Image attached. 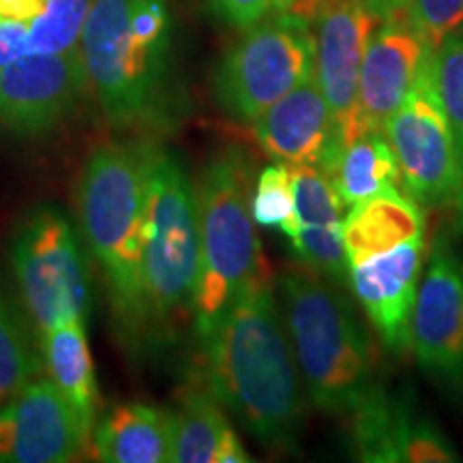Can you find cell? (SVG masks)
<instances>
[{
	"label": "cell",
	"mask_w": 463,
	"mask_h": 463,
	"mask_svg": "<svg viewBox=\"0 0 463 463\" xmlns=\"http://www.w3.org/2000/svg\"><path fill=\"white\" fill-rule=\"evenodd\" d=\"M277 286L305 395L322 414H352L380 386L356 307L341 283L303 264L288 269Z\"/></svg>",
	"instance_id": "obj_2"
},
{
	"label": "cell",
	"mask_w": 463,
	"mask_h": 463,
	"mask_svg": "<svg viewBox=\"0 0 463 463\" xmlns=\"http://www.w3.org/2000/svg\"><path fill=\"white\" fill-rule=\"evenodd\" d=\"M174 414V463H249L247 449L208 391H191Z\"/></svg>",
	"instance_id": "obj_21"
},
{
	"label": "cell",
	"mask_w": 463,
	"mask_h": 463,
	"mask_svg": "<svg viewBox=\"0 0 463 463\" xmlns=\"http://www.w3.org/2000/svg\"><path fill=\"white\" fill-rule=\"evenodd\" d=\"M90 436L92 425L52 380L28 382L0 410V461H73Z\"/></svg>",
	"instance_id": "obj_14"
},
{
	"label": "cell",
	"mask_w": 463,
	"mask_h": 463,
	"mask_svg": "<svg viewBox=\"0 0 463 463\" xmlns=\"http://www.w3.org/2000/svg\"><path fill=\"white\" fill-rule=\"evenodd\" d=\"M42 350L48 364L50 380L65 392L89 425L97 416V378L92 364L84 320L58 324L42 333Z\"/></svg>",
	"instance_id": "obj_23"
},
{
	"label": "cell",
	"mask_w": 463,
	"mask_h": 463,
	"mask_svg": "<svg viewBox=\"0 0 463 463\" xmlns=\"http://www.w3.org/2000/svg\"><path fill=\"white\" fill-rule=\"evenodd\" d=\"M144 331L167 333L194 314L200 277L198 195L183 161L148 148L144 215Z\"/></svg>",
	"instance_id": "obj_4"
},
{
	"label": "cell",
	"mask_w": 463,
	"mask_h": 463,
	"mask_svg": "<svg viewBox=\"0 0 463 463\" xmlns=\"http://www.w3.org/2000/svg\"><path fill=\"white\" fill-rule=\"evenodd\" d=\"M347 419L350 450L364 463L461 461L450 438L408 391L391 392L380 384Z\"/></svg>",
	"instance_id": "obj_12"
},
{
	"label": "cell",
	"mask_w": 463,
	"mask_h": 463,
	"mask_svg": "<svg viewBox=\"0 0 463 463\" xmlns=\"http://www.w3.org/2000/svg\"><path fill=\"white\" fill-rule=\"evenodd\" d=\"M298 0H211L213 9L230 26L245 31L266 17L297 7Z\"/></svg>",
	"instance_id": "obj_29"
},
{
	"label": "cell",
	"mask_w": 463,
	"mask_h": 463,
	"mask_svg": "<svg viewBox=\"0 0 463 463\" xmlns=\"http://www.w3.org/2000/svg\"><path fill=\"white\" fill-rule=\"evenodd\" d=\"M436 82L463 170V24L436 48ZM459 222L463 223V213Z\"/></svg>",
	"instance_id": "obj_27"
},
{
	"label": "cell",
	"mask_w": 463,
	"mask_h": 463,
	"mask_svg": "<svg viewBox=\"0 0 463 463\" xmlns=\"http://www.w3.org/2000/svg\"><path fill=\"white\" fill-rule=\"evenodd\" d=\"M89 86L82 48L24 54L0 71V127L37 137L65 120Z\"/></svg>",
	"instance_id": "obj_13"
},
{
	"label": "cell",
	"mask_w": 463,
	"mask_h": 463,
	"mask_svg": "<svg viewBox=\"0 0 463 463\" xmlns=\"http://www.w3.org/2000/svg\"><path fill=\"white\" fill-rule=\"evenodd\" d=\"M14 266L39 331L86 320L90 289L84 260L71 225L61 213L42 208L26 219L14 242Z\"/></svg>",
	"instance_id": "obj_9"
},
{
	"label": "cell",
	"mask_w": 463,
	"mask_h": 463,
	"mask_svg": "<svg viewBox=\"0 0 463 463\" xmlns=\"http://www.w3.org/2000/svg\"><path fill=\"white\" fill-rule=\"evenodd\" d=\"M251 215L256 225L279 228L288 239L297 232V195H294L292 170L288 165H269L256 178L251 194Z\"/></svg>",
	"instance_id": "obj_26"
},
{
	"label": "cell",
	"mask_w": 463,
	"mask_h": 463,
	"mask_svg": "<svg viewBox=\"0 0 463 463\" xmlns=\"http://www.w3.org/2000/svg\"><path fill=\"white\" fill-rule=\"evenodd\" d=\"M347 266L425 234L420 204L397 187L352 204L341 225Z\"/></svg>",
	"instance_id": "obj_19"
},
{
	"label": "cell",
	"mask_w": 463,
	"mask_h": 463,
	"mask_svg": "<svg viewBox=\"0 0 463 463\" xmlns=\"http://www.w3.org/2000/svg\"><path fill=\"white\" fill-rule=\"evenodd\" d=\"M253 172L236 148L222 150L195 184L200 228V277L195 324L206 322L242 289L273 281L251 215Z\"/></svg>",
	"instance_id": "obj_5"
},
{
	"label": "cell",
	"mask_w": 463,
	"mask_h": 463,
	"mask_svg": "<svg viewBox=\"0 0 463 463\" xmlns=\"http://www.w3.org/2000/svg\"><path fill=\"white\" fill-rule=\"evenodd\" d=\"M97 459L108 463L172 461L174 414L146 403L116 405L90 436Z\"/></svg>",
	"instance_id": "obj_20"
},
{
	"label": "cell",
	"mask_w": 463,
	"mask_h": 463,
	"mask_svg": "<svg viewBox=\"0 0 463 463\" xmlns=\"http://www.w3.org/2000/svg\"><path fill=\"white\" fill-rule=\"evenodd\" d=\"M380 22H402L433 48L463 24V0H369Z\"/></svg>",
	"instance_id": "obj_25"
},
{
	"label": "cell",
	"mask_w": 463,
	"mask_h": 463,
	"mask_svg": "<svg viewBox=\"0 0 463 463\" xmlns=\"http://www.w3.org/2000/svg\"><path fill=\"white\" fill-rule=\"evenodd\" d=\"M150 142L103 144L80 181L86 241L99 260L120 326L144 335V215Z\"/></svg>",
	"instance_id": "obj_3"
},
{
	"label": "cell",
	"mask_w": 463,
	"mask_h": 463,
	"mask_svg": "<svg viewBox=\"0 0 463 463\" xmlns=\"http://www.w3.org/2000/svg\"><path fill=\"white\" fill-rule=\"evenodd\" d=\"M206 391L270 450H294L303 430V382L273 281L242 289L195 324Z\"/></svg>",
	"instance_id": "obj_1"
},
{
	"label": "cell",
	"mask_w": 463,
	"mask_h": 463,
	"mask_svg": "<svg viewBox=\"0 0 463 463\" xmlns=\"http://www.w3.org/2000/svg\"><path fill=\"white\" fill-rule=\"evenodd\" d=\"M314 75V26L309 15L289 9L245 28L219 62L213 90L225 116L251 125Z\"/></svg>",
	"instance_id": "obj_7"
},
{
	"label": "cell",
	"mask_w": 463,
	"mask_h": 463,
	"mask_svg": "<svg viewBox=\"0 0 463 463\" xmlns=\"http://www.w3.org/2000/svg\"><path fill=\"white\" fill-rule=\"evenodd\" d=\"M28 54V22L0 17V71Z\"/></svg>",
	"instance_id": "obj_30"
},
{
	"label": "cell",
	"mask_w": 463,
	"mask_h": 463,
	"mask_svg": "<svg viewBox=\"0 0 463 463\" xmlns=\"http://www.w3.org/2000/svg\"><path fill=\"white\" fill-rule=\"evenodd\" d=\"M43 3L45 0H0V17L33 22L43 11Z\"/></svg>",
	"instance_id": "obj_31"
},
{
	"label": "cell",
	"mask_w": 463,
	"mask_h": 463,
	"mask_svg": "<svg viewBox=\"0 0 463 463\" xmlns=\"http://www.w3.org/2000/svg\"><path fill=\"white\" fill-rule=\"evenodd\" d=\"M408 195L420 206L463 213V170L436 82V52L384 127Z\"/></svg>",
	"instance_id": "obj_8"
},
{
	"label": "cell",
	"mask_w": 463,
	"mask_h": 463,
	"mask_svg": "<svg viewBox=\"0 0 463 463\" xmlns=\"http://www.w3.org/2000/svg\"><path fill=\"white\" fill-rule=\"evenodd\" d=\"M92 0H45L28 22V54H62L78 48Z\"/></svg>",
	"instance_id": "obj_24"
},
{
	"label": "cell",
	"mask_w": 463,
	"mask_h": 463,
	"mask_svg": "<svg viewBox=\"0 0 463 463\" xmlns=\"http://www.w3.org/2000/svg\"><path fill=\"white\" fill-rule=\"evenodd\" d=\"M316 37V82L337 123L341 144L361 136L358 78L380 17L369 0H314L309 17Z\"/></svg>",
	"instance_id": "obj_11"
},
{
	"label": "cell",
	"mask_w": 463,
	"mask_h": 463,
	"mask_svg": "<svg viewBox=\"0 0 463 463\" xmlns=\"http://www.w3.org/2000/svg\"><path fill=\"white\" fill-rule=\"evenodd\" d=\"M297 195V232L289 236L294 256L307 269L345 286L350 277L344 234V202L331 178L311 165L289 167Z\"/></svg>",
	"instance_id": "obj_18"
},
{
	"label": "cell",
	"mask_w": 463,
	"mask_h": 463,
	"mask_svg": "<svg viewBox=\"0 0 463 463\" xmlns=\"http://www.w3.org/2000/svg\"><path fill=\"white\" fill-rule=\"evenodd\" d=\"M436 48L402 22H380L364 52L358 78L363 131L384 133Z\"/></svg>",
	"instance_id": "obj_17"
},
{
	"label": "cell",
	"mask_w": 463,
	"mask_h": 463,
	"mask_svg": "<svg viewBox=\"0 0 463 463\" xmlns=\"http://www.w3.org/2000/svg\"><path fill=\"white\" fill-rule=\"evenodd\" d=\"M425 242L422 236L378 256L350 266L352 292L378 335L392 354L410 347V320L419 292Z\"/></svg>",
	"instance_id": "obj_15"
},
{
	"label": "cell",
	"mask_w": 463,
	"mask_h": 463,
	"mask_svg": "<svg viewBox=\"0 0 463 463\" xmlns=\"http://www.w3.org/2000/svg\"><path fill=\"white\" fill-rule=\"evenodd\" d=\"M39 372V361L0 297V403H7Z\"/></svg>",
	"instance_id": "obj_28"
},
{
	"label": "cell",
	"mask_w": 463,
	"mask_h": 463,
	"mask_svg": "<svg viewBox=\"0 0 463 463\" xmlns=\"http://www.w3.org/2000/svg\"><path fill=\"white\" fill-rule=\"evenodd\" d=\"M133 0H92L82 31L89 84L114 125L170 129L178 118L170 86V39L131 37Z\"/></svg>",
	"instance_id": "obj_6"
},
{
	"label": "cell",
	"mask_w": 463,
	"mask_h": 463,
	"mask_svg": "<svg viewBox=\"0 0 463 463\" xmlns=\"http://www.w3.org/2000/svg\"><path fill=\"white\" fill-rule=\"evenodd\" d=\"M410 350L444 395L463 402V253L444 234L416 292Z\"/></svg>",
	"instance_id": "obj_10"
},
{
	"label": "cell",
	"mask_w": 463,
	"mask_h": 463,
	"mask_svg": "<svg viewBox=\"0 0 463 463\" xmlns=\"http://www.w3.org/2000/svg\"><path fill=\"white\" fill-rule=\"evenodd\" d=\"M251 125L258 146L288 167L311 165L326 174L341 146L337 123L316 78L281 97Z\"/></svg>",
	"instance_id": "obj_16"
},
{
	"label": "cell",
	"mask_w": 463,
	"mask_h": 463,
	"mask_svg": "<svg viewBox=\"0 0 463 463\" xmlns=\"http://www.w3.org/2000/svg\"><path fill=\"white\" fill-rule=\"evenodd\" d=\"M326 176L344 206L397 187L402 181L395 153L384 133L378 131H364L352 142L341 144Z\"/></svg>",
	"instance_id": "obj_22"
}]
</instances>
